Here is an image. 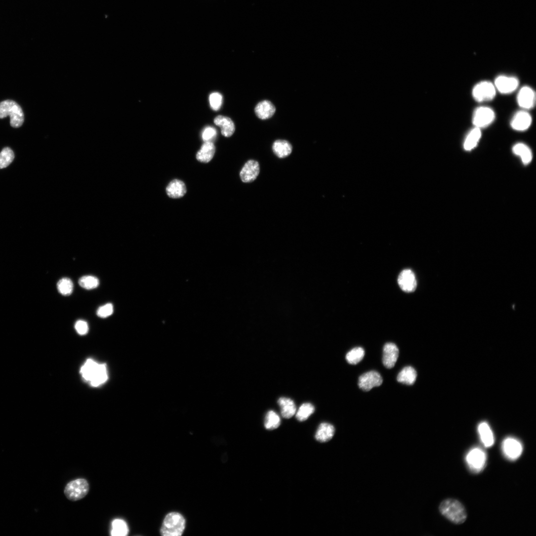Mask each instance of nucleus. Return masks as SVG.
<instances>
[{"mask_svg":"<svg viewBox=\"0 0 536 536\" xmlns=\"http://www.w3.org/2000/svg\"><path fill=\"white\" fill-rule=\"evenodd\" d=\"M278 404L281 408L282 416L286 418H289L296 413V407L293 400L286 397L280 398Z\"/></svg>","mask_w":536,"mask_h":536,"instance_id":"22","label":"nucleus"},{"mask_svg":"<svg viewBox=\"0 0 536 536\" xmlns=\"http://www.w3.org/2000/svg\"><path fill=\"white\" fill-rule=\"evenodd\" d=\"M81 373L83 379L94 387L102 384L108 379L105 365L98 364L91 359L86 361Z\"/></svg>","mask_w":536,"mask_h":536,"instance_id":"2","label":"nucleus"},{"mask_svg":"<svg viewBox=\"0 0 536 536\" xmlns=\"http://www.w3.org/2000/svg\"><path fill=\"white\" fill-rule=\"evenodd\" d=\"M276 112L274 105L269 100H263L257 104L255 107V113L257 117L262 120L271 118Z\"/></svg>","mask_w":536,"mask_h":536,"instance_id":"17","label":"nucleus"},{"mask_svg":"<svg viewBox=\"0 0 536 536\" xmlns=\"http://www.w3.org/2000/svg\"><path fill=\"white\" fill-rule=\"evenodd\" d=\"M513 152L519 156L525 165L529 164L532 160V153L530 149L525 144L518 143L512 149Z\"/></svg>","mask_w":536,"mask_h":536,"instance_id":"27","label":"nucleus"},{"mask_svg":"<svg viewBox=\"0 0 536 536\" xmlns=\"http://www.w3.org/2000/svg\"><path fill=\"white\" fill-rule=\"evenodd\" d=\"M482 136L481 129L474 127L467 135L464 143V148L466 151L474 149L478 144Z\"/></svg>","mask_w":536,"mask_h":536,"instance_id":"26","label":"nucleus"},{"mask_svg":"<svg viewBox=\"0 0 536 536\" xmlns=\"http://www.w3.org/2000/svg\"><path fill=\"white\" fill-rule=\"evenodd\" d=\"M315 408L310 403L303 404L298 409L296 413V418L300 421L307 420L314 413Z\"/></svg>","mask_w":536,"mask_h":536,"instance_id":"31","label":"nucleus"},{"mask_svg":"<svg viewBox=\"0 0 536 536\" xmlns=\"http://www.w3.org/2000/svg\"><path fill=\"white\" fill-rule=\"evenodd\" d=\"M113 530L112 535L116 536H127L129 533V529L126 523L121 519L115 520L112 524Z\"/></svg>","mask_w":536,"mask_h":536,"instance_id":"32","label":"nucleus"},{"mask_svg":"<svg viewBox=\"0 0 536 536\" xmlns=\"http://www.w3.org/2000/svg\"><path fill=\"white\" fill-rule=\"evenodd\" d=\"M75 328L77 333L80 335L86 334L88 331V326L86 322L82 320L76 322Z\"/></svg>","mask_w":536,"mask_h":536,"instance_id":"37","label":"nucleus"},{"mask_svg":"<svg viewBox=\"0 0 536 536\" xmlns=\"http://www.w3.org/2000/svg\"><path fill=\"white\" fill-rule=\"evenodd\" d=\"M217 135L216 130L208 127L205 129L202 134V138L205 142H210Z\"/></svg>","mask_w":536,"mask_h":536,"instance_id":"38","label":"nucleus"},{"mask_svg":"<svg viewBox=\"0 0 536 536\" xmlns=\"http://www.w3.org/2000/svg\"><path fill=\"white\" fill-rule=\"evenodd\" d=\"M532 122V117L528 112L524 111H520L517 113L512 118L510 125L516 131H524L530 127Z\"/></svg>","mask_w":536,"mask_h":536,"instance_id":"14","label":"nucleus"},{"mask_svg":"<svg viewBox=\"0 0 536 536\" xmlns=\"http://www.w3.org/2000/svg\"><path fill=\"white\" fill-rule=\"evenodd\" d=\"M280 424L281 418L276 412L273 411H270L267 413L264 425L267 430H275L280 425Z\"/></svg>","mask_w":536,"mask_h":536,"instance_id":"28","label":"nucleus"},{"mask_svg":"<svg viewBox=\"0 0 536 536\" xmlns=\"http://www.w3.org/2000/svg\"><path fill=\"white\" fill-rule=\"evenodd\" d=\"M275 155L280 159H284L289 156L292 151L291 144L286 140H278L276 141L272 147Z\"/></svg>","mask_w":536,"mask_h":536,"instance_id":"23","label":"nucleus"},{"mask_svg":"<svg viewBox=\"0 0 536 536\" xmlns=\"http://www.w3.org/2000/svg\"><path fill=\"white\" fill-rule=\"evenodd\" d=\"M335 432V429L332 424L327 422L322 423L318 428L315 439L320 443H327L333 438Z\"/></svg>","mask_w":536,"mask_h":536,"instance_id":"18","label":"nucleus"},{"mask_svg":"<svg viewBox=\"0 0 536 536\" xmlns=\"http://www.w3.org/2000/svg\"><path fill=\"white\" fill-rule=\"evenodd\" d=\"M79 284L82 288L90 290L97 288L99 285V281L94 276H85L79 279Z\"/></svg>","mask_w":536,"mask_h":536,"instance_id":"34","label":"nucleus"},{"mask_svg":"<svg viewBox=\"0 0 536 536\" xmlns=\"http://www.w3.org/2000/svg\"><path fill=\"white\" fill-rule=\"evenodd\" d=\"M478 431L482 442L487 448L491 447L494 444V437L492 431L485 422L480 423L478 427Z\"/></svg>","mask_w":536,"mask_h":536,"instance_id":"25","label":"nucleus"},{"mask_svg":"<svg viewBox=\"0 0 536 536\" xmlns=\"http://www.w3.org/2000/svg\"><path fill=\"white\" fill-rule=\"evenodd\" d=\"M439 510L445 518L456 525L462 524L467 518L465 506L455 499L447 498L443 500L440 505Z\"/></svg>","mask_w":536,"mask_h":536,"instance_id":"1","label":"nucleus"},{"mask_svg":"<svg viewBox=\"0 0 536 536\" xmlns=\"http://www.w3.org/2000/svg\"><path fill=\"white\" fill-rule=\"evenodd\" d=\"M365 352L363 348L357 347L349 352L346 357L348 363L351 365H357L363 359Z\"/></svg>","mask_w":536,"mask_h":536,"instance_id":"30","label":"nucleus"},{"mask_svg":"<svg viewBox=\"0 0 536 536\" xmlns=\"http://www.w3.org/2000/svg\"><path fill=\"white\" fill-rule=\"evenodd\" d=\"M496 91L494 84L490 82L483 81L474 87L472 94L477 101L481 102L493 99L495 96Z\"/></svg>","mask_w":536,"mask_h":536,"instance_id":"6","label":"nucleus"},{"mask_svg":"<svg viewBox=\"0 0 536 536\" xmlns=\"http://www.w3.org/2000/svg\"><path fill=\"white\" fill-rule=\"evenodd\" d=\"M114 311V305L111 303H107L99 307L97 311V315L100 318H105L111 316Z\"/></svg>","mask_w":536,"mask_h":536,"instance_id":"36","label":"nucleus"},{"mask_svg":"<svg viewBox=\"0 0 536 536\" xmlns=\"http://www.w3.org/2000/svg\"><path fill=\"white\" fill-rule=\"evenodd\" d=\"M15 159V154L13 150L9 148H4L0 153V169L9 166Z\"/></svg>","mask_w":536,"mask_h":536,"instance_id":"29","label":"nucleus"},{"mask_svg":"<svg viewBox=\"0 0 536 536\" xmlns=\"http://www.w3.org/2000/svg\"><path fill=\"white\" fill-rule=\"evenodd\" d=\"M215 153V146L211 142H205L196 155L197 160L203 163H208Z\"/></svg>","mask_w":536,"mask_h":536,"instance_id":"21","label":"nucleus"},{"mask_svg":"<svg viewBox=\"0 0 536 536\" xmlns=\"http://www.w3.org/2000/svg\"><path fill=\"white\" fill-rule=\"evenodd\" d=\"M186 521L183 516L178 512H171L165 517L161 529L164 536H180L185 528Z\"/></svg>","mask_w":536,"mask_h":536,"instance_id":"4","label":"nucleus"},{"mask_svg":"<svg viewBox=\"0 0 536 536\" xmlns=\"http://www.w3.org/2000/svg\"><path fill=\"white\" fill-rule=\"evenodd\" d=\"M383 382L381 375L375 371H371L362 375L359 379V386L364 391H369L375 387L380 386Z\"/></svg>","mask_w":536,"mask_h":536,"instance_id":"8","label":"nucleus"},{"mask_svg":"<svg viewBox=\"0 0 536 536\" xmlns=\"http://www.w3.org/2000/svg\"><path fill=\"white\" fill-rule=\"evenodd\" d=\"M214 123L221 129L222 134L226 137L232 136L235 131V126L232 120L226 117L219 116L214 120Z\"/></svg>","mask_w":536,"mask_h":536,"instance_id":"20","label":"nucleus"},{"mask_svg":"<svg viewBox=\"0 0 536 536\" xmlns=\"http://www.w3.org/2000/svg\"><path fill=\"white\" fill-rule=\"evenodd\" d=\"M10 117V124L14 128L22 126L24 114L21 107L15 101L6 100L0 102V119Z\"/></svg>","mask_w":536,"mask_h":536,"instance_id":"3","label":"nucleus"},{"mask_svg":"<svg viewBox=\"0 0 536 536\" xmlns=\"http://www.w3.org/2000/svg\"><path fill=\"white\" fill-rule=\"evenodd\" d=\"M517 102L519 106L524 110L533 108L536 102L534 90L528 86L522 87L518 93Z\"/></svg>","mask_w":536,"mask_h":536,"instance_id":"10","label":"nucleus"},{"mask_svg":"<svg viewBox=\"0 0 536 536\" xmlns=\"http://www.w3.org/2000/svg\"><path fill=\"white\" fill-rule=\"evenodd\" d=\"M495 118L494 111L490 107H479L474 113L473 124L475 127L481 129L492 124L495 121Z\"/></svg>","mask_w":536,"mask_h":536,"instance_id":"7","label":"nucleus"},{"mask_svg":"<svg viewBox=\"0 0 536 536\" xmlns=\"http://www.w3.org/2000/svg\"><path fill=\"white\" fill-rule=\"evenodd\" d=\"M496 89L502 94H509L515 91L519 85L518 80L514 77L499 76L495 81Z\"/></svg>","mask_w":536,"mask_h":536,"instance_id":"9","label":"nucleus"},{"mask_svg":"<svg viewBox=\"0 0 536 536\" xmlns=\"http://www.w3.org/2000/svg\"><path fill=\"white\" fill-rule=\"evenodd\" d=\"M57 287L58 291L62 295L69 296L73 292L74 285L71 280L67 278H64L59 281Z\"/></svg>","mask_w":536,"mask_h":536,"instance_id":"33","label":"nucleus"},{"mask_svg":"<svg viewBox=\"0 0 536 536\" xmlns=\"http://www.w3.org/2000/svg\"><path fill=\"white\" fill-rule=\"evenodd\" d=\"M398 285L406 292H412L416 288L417 283L413 272L410 269L403 270L398 278Z\"/></svg>","mask_w":536,"mask_h":536,"instance_id":"11","label":"nucleus"},{"mask_svg":"<svg viewBox=\"0 0 536 536\" xmlns=\"http://www.w3.org/2000/svg\"><path fill=\"white\" fill-rule=\"evenodd\" d=\"M260 172L259 163L254 160H249L246 163L240 172V177L245 183H250L254 181Z\"/></svg>","mask_w":536,"mask_h":536,"instance_id":"12","label":"nucleus"},{"mask_svg":"<svg viewBox=\"0 0 536 536\" xmlns=\"http://www.w3.org/2000/svg\"><path fill=\"white\" fill-rule=\"evenodd\" d=\"M416 377L417 373L415 370L412 367L408 366L405 367L399 372L397 380L402 384L412 385L414 383Z\"/></svg>","mask_w":536,"mask_h":536,"instance_id":"24","label":"nucleus"},{"mask_svg":"<svg viewBox=\"0 0 536 536\" xmlns=\"http://www.w3.org/2000/svg\"><path fill=\"white\" fill-rule=\"evenodd\" d=\"M502 448L505 456L510 460L519 458L523 451L520 443L512 438L506 439L503 443Z\"/></svg>","mask_w":536,"mask_h":536,"instance_id":"16","label":"nucleus"},{"mask_svg":"<svg viewBox=\"0 0 536 536\" xmlns=\"http://www.w3.org/2000/svg\"><path fill=\"white\" fill-rule=\"evenodd\" d=\"M167 195L173 199H178L183 197L187 192L185 183L178 179H174L169 183L166 187Z\"/></svg>","mask_w":536,"mask_h":536,"instance_id":"19","label":"nucleus"},{"mask_svg":"<svg viewBox=\"0 0 536 536\" xmlns=\"http://www.w3.org/2000/svg\"><path fill=\"white\" fill-rule=\"evenodd\" d=\"M89 490L88 481L85 479L79 478L69 482L65 487L64 493L69 500L77 501L84 498Z\"/></svg>","mask_w":536,"mask_h":536,"instance_id":"5","label":"nucleus"},{"mask_svg":"<svg viewBox=\"0 0 536 536\" xmlns=\"http://www.w3.org/2000/svg\"><path fill=\"white\" fill-rule=\"evenodd\" d=\"M209 100L211 108L213 111H218L220 109L223 101V97L220 93H212L209 95Z\"/></svg>","mask_w":536,"mask_h":536,"instance_id":"35","label":"nucleus"},{"mask_svg":"<svg viewBox=\"0 0 536 536\" xmlns=\"http://www.w3.org/2000/svg\"><path fill=\"white\" fill-rule=\"evenodd\" d=\"M399 351L397 346L394 343H386L383 348V364L387 369L393 368L398 359Z\"/></svg>","mask_w":536,"mask_h":536,"instance_id":"13","label":"nucleus"},{"mask_svg":"<svg viewBox=\"0 0 536 536\" xmlns=\"http://www.w3.org/2000/svg\"><path fill=\"white\" fill-rule=\"evenodd\" d=\"M466 460L472 469L475 471H480L485 464L486 456L481 450L475 449L468 454Z\"/></svg>","mask_w":536,"mask_h":536,"instance_id":"15","label":"nucleus"}]
</instances>
